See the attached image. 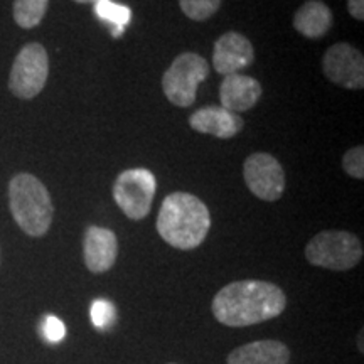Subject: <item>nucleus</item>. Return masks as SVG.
Masks as SVG:
<instances>
[{"label": "nucleus", "instance_id": "4468645a", "mask_svg": "<svg viewBox=\"0 0 364 364\" xmlns=\"http://www.w3.org/2000/svg\"><path fill=\"white\" fill-rule=\"evenodd\" d=\"M290 349L275 339L255 341L233 349L228 364H289Z\"/></svg>", "mask_w": 364, "mask_h": 364}, {"label": "nucleus", "instance_id": "b1692460", "mask_svg": "<svg viewBox=\"0 0 364 364\" xmlns=\"http://www.w3.org/2000/svg\"><path fill=\"white\" fill-rule=\"evenodd\" d=\"M169 364H174V363H169Z\"/></svg>", "mask_w": 364, "mask_h": 364}, {"label": "nucleus", "instance_id": "ddd939ff", "mask_svg": "<svg viewBox=\"0 0 364 364\" xmlns=\"http://www.w3.org/2000/svg\"><path fill=\"white\" fill-rule=\"evenodd\" d=\"M263 93L260 81L247 75H228L220 86L221 107L233 113L252 110Z\"/></svg>", "mask_w": 364, "mask_h": 364}, {"label": "nucleus", "instance_id": "f03ea898", "mask_svg": "<svg viewBox=\"0 0 364 364\" xmlns=\"http://www.w3.org/2000/svg\"><path fill=\"white\" fill-rule=\"evenodd\" d=\"M211 215L201 199L189 193H172L162 201L157 216L161 238L177 250H194L206 240Z\"/></svg>", "mask_w": 364, "mask_h": 364}, {"label": "nucleus", "instance_id": "f3484780", "mask_svg": "<svg viewBox=\"0 0 364 364\" xmlns=\"http://www.w3.org/2000/svg\"><path fill=\"white\" fill-rule=\"evenodd\" d=\"M49 0H16L14 21L22 29H34L44 19Z\"/></svg>", "mask_w": 364, "mask_h": 364}, {"label": "nucleus", "instance_id": "1a4fd4ad", "mask_svg": "<svg viewBox=\"0 0 364 364\" xmlns=\"http://www.w3.org/2000/svg\"><path fill=\"white\" fill-rule=\"evenodd\" d=\"M322 70L331 83L348 90H363L364 58L363 53L348 43L331 46L322 59Z\"/></svg>", "mask_w": 364, "mask_h": 364}, {"label": "nucleus", "instance_id": "f8f14e48", "mask_svg": "<svg viewBox=\"0 0 364 364\" xmlns=\"http://www.w3.org/2000/svg\"><path fill=\"white\" fill-rule=\"evenodd\" d=\"M191 129L199 132V134H206L218 136V139H233L243 129V118L238 113H233L223 107H203L196 110L189 117Z\"/></svg>", "mask_w": 364, "mask_h": 364}, {"label": "nucleus", "instance_id": "5701e85b", "mask_svg": "<svg viewBox=\"0 0 364 364\" xmlns=\"http://www.w3.org/2000/svg\"><path fill=\"white\" fill-rule=\"evenodd\" d=\"M75 2H78V4H95L97 0H75Z\"/></svg>", "mask_w": 364, "mask_h": 364}, {"label": "nucleus", "instance_id": "dca6fc26", "mask_svg": "<svg viewBox=\"0 0 364 364\" xmlns=\"http://www.w3.org/2000/svg\"><path fill=\"white\" fill-rule=\"evenodd\" d=\"M95 14L102 21L113 26V38H120L125 26H129L132 19V11L129 7L112 2V0H97L95 2Z\"/></svg>", "mask_w": 364, "mask_h": 364}, {"label": "nucleus", "instance_id": "20e7f679", "mask_svg": "<svg viewBox=\"0 0 364 364\" xmlns=\"http://www.w3.org/2000/svg\"><path fill=\"white\" fill-rule=\"evenodd\" d=\"M306 258L314 267L348 272L363 260V243L349 231H322L307 243Z\"/></svg>", "mask_w": 364, "mask_h": 364}, {"label": "nucleus", "instance_id": "0eeeda50", "mask_svg": "<svg viewBox=\"0 0 364 364\" xmlns=\"http://www.w3.org/2000/svg\"><path fill=\"white\" fill-rule=\"evenodd\" d=\"M49 75V58L43 44H26L14 59L9 90L14 97L33 100L44 90Z\"/></svg>", "mask_w": 364, "mask_h": 364}, {"label": "nucleus", "instance_id": "f257e3e1", "mask_svg": "<svg viewBox=\"0 0 364 364\" xmlns=\"http://www.w3.org/2000/svg\"><path fill=\"white\" fill-rule=\"evenodd\" d=\"M287 295L279 285L263 280H238L223 287L213 299L216 321L228 327H248L279 317Z\"/></svg>", "mask_w": 364, "mask_h": 364}, {"label": "nucleus", "instance_id": "a211bd4d", "mask_svg": "<svg viewBox=\"0 0 364 364\" xmlns=\"http://www.w3.org/2000/svg\"><path fill=\"white\" fill-rule=\"evenodd\" d=\"M179 6L191 21L203 22L220 11L221 0H179Z\"/></svg>", "mask_w": 364, "mask_h": 364}, {"label": "nucleus", "instance_id": "6e6552de", "mask_svg": "<svg viewBox=\"0 0 364 364\" xmlns=\"http://www.w3.org/2000/svg\"><path fill=\"white\" fill-rule=\"evenodd\" d=\"M248 189L262 201H279L285 191V171L275 157L267 152L252 154L243 166Z\"/></svg>", "mask_w": 364, "mask_h": 364}, {"label": "nucleus", "instance_id": "39448f33", "mask_svg": "<svg viewBox=\"0 0 364 364\" xmlns=\"http://www.w3.org/2000/svg\"><path fill=\"white\" fill-rule=\"evenodd\" d=\"M209 76V63L196 53H182L162 76V90L172 105L188 108L196 102L199 85Z\"/></svg>", "mask_w": 364, "mask_h": 364}, {"label": "nucleus", "instance_id": "412c9836", "mask_svg": "<svg viewBox=\"0 0 364 364\" xmlns=\"http://www.w3.org/2000/svg\"><path fill=\"white\" fill-rule=\"evenodd\" d=\"M43 332H44V338L48 339L49 343H59V341L65 339L66 327L63 324V321H59L58 317L48 316L44 318Z\"/></svg>", "mask_w": 364, "mask_h": 364}, {"label": "nucleus", "instance_id": "2eb2a0df", "mask_svg": "<svg viewBox=\"0 0 364 364\" xmlns=\"http://www.w3.org/2000/svg\"><path fill=\"white\" fill-rule=\"evenodd\" d=\"M332 12L322 0H307L297 9L294 16V27L307 39H321L329 33Z\"/></svg>", "mask_w": 364, "mask_h": 364}, {"label": "nucleus", "instance_id": "423d86ee", "mask_svg": "<svg viewBox=\"0 0 364 364\" xmlns=\"http://www.w3.org/2000/svg\"><path fill=\"white\" fill-rule=\"evenodd\" d=\"M156 191V176L149 169L136 167L118 174L113 184V199L129 220L140 221L149 216Z\"/></svg>", "mask_w": 364, "mask_h": 364}, {"label": "nucleus", "instance_id": "9d476101", "mask_svg": "<svg viewBox=\"0 0 364 364\" xmlns=\"http://www.w3.org/2000/svg\"><path fill=\"white\" fill-rule=\"evenodd\" d=\"M253 59V44L243 34L230 31V33L223 34L215 43L213 66H215L218 75H236V73L252 65Z\"/></svg>", "mask_w": 364, "mask_h": 364}, {"label": "nucleus", "instance_id": "6ab92c4d", "mask_svg": "<svg viewBox=\"0 0 364 364\" xmlns=\"http://www.w3.org/2000/svg\"><path fill=\"white\" fill-rule=\"evenodd\" d=\"M115 317L117 311L112 302L103 299L95 300L93 306H91V321H93L95 326L100 327V329H107V327H110L113 324Z\"/></svg>", "mask_w": 364, "mask_h": 364}, {"label": "nucleus", "instance_id": "7ed1b4c3", "mask_svg": "<svg viewBox=\"0 0 364 364\" xmlns=\"http://www.w3.org/2000/svg\"><path fill=\"white\" fill-rule=\"evenodd\" d=\"M9 206L14 221L33 238L49 231L54 218V206L49 191L33 174H17L9 184Z\"/></svg>", "mask_w": 364, "mask_h": 364}, {"label": "nucleus", "instance_id": "aec40b11", "mask_svg": "<svg viewBox=\"0 0 364 364\" xmlns=\"http://www.w3.org/2000/svg\"><path fill=\"white\" fill-rule=\"evenodd\" d=\"M343 169L346 174L354 177V179H364V147L358 145V147L349 149L343 157Z\"/></svg>", "mask_w": 364, "mask_h": 364}, {"label": "nucleus", "instance_id": "4be33fe9", "mask_svg": "<svg viewBox=\"0 0 364 364\" xmlns=\"http://www.w3.org/2000/svg\"><path fill=\"white\" fill-rule=\"evenodd\" d=\"M348 11L356 21H364V0H348Z\"/></svg>", "mask_w": 364, "mask_h": 364}, {"label": "nucleus", "instance_id": "9b49d317", "mask_svg": "<svg viewBox=\"0 0 364 364\" xmlns=\"http://www.w3.org/2000/svg\"><path fill=\"white\" fill-rule=\"evenodd\" d=\"M118 257V240L112 230L102 226H88L83 236L85 265L91 273H105L115 265Z\"/></svg>", "mask_w": 364, "mask_h": 364}]
</instances>
